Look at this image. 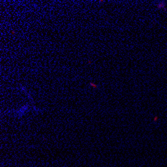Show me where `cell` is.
<instances>
[{"label":"cell","mask_w":167,"mask_h":167,"mask_svg":"<svg viewBox=\"0 0 167 167\" xmlns=\"http://www.w3.org/2000/svg\"><path fill=\"white\" fill-rule=\"evenodd\" d=\"M27 111H28V105H25V106L20 107L18 110H16V114H17V116L21 117V116H23L27 112Z\"/></svg>","instance_id":"1"}]
</instances>
